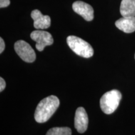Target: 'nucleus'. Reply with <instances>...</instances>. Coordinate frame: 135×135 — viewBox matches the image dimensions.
Wrapping results in <instances>:
<instances>
[{
	"mask_svg": "<svg viewBox=\"0 0 135 135\" xmlns=\"http://www.w3.org/2000/svg\"><path fill=\"white\" fill-rule=\"evenodd\" d=\"M122 95L118 90L113 89L104 93L100 99V107L103 112L110 114L118 108Z\"/></svg>",
	"mask_w": 135,
	"mask_h": 135,
	"instance_id": "nucleus-3",
	"label": "nucleus"
},
{
	"mask_svg": "<svg viewBox=\"0 0 135 135\" xmlns=\"http://www.w3.org/2000/svg\"><path fill=\"white\" fill-rule=\"evenodd\" d=\"M10 4L9 0H0V8H6Z\"/></svg>",
	"mask_w": 135,
	"mask_h": 135,
	"instance_id": "nucleus-12",
	"label": "nucleus"
},
{
	"mask_svg": "<svg viewBox=\"0 0 135 135\" xmlns=\"http://www.w3.org/2000/svg\"><path fill=\"white\" fill-rule=\"evenodd\" d=\"M60 106V100L56 96L51 95L40 101L35 112V119L39 123L50 119Z\"/></svg>",
	"mask_w": 135,
	"mask_h": 135,
	"instance_id": "nucleus-1",
	"label": "nucleus"
},
{
	"mask_svg": "<svg viewBox=\"0 0 135 135\" xmlns=\"http://www.w3.org/2000/svg\"><path fill=\"white\" fill-rule=\"evenodd\" d=\"M134 58H135V55H134Z\"/></svg>",
	"mask_w": 135,
	"mask_h": 135,
	"instance_id": "nucleus-15",
	"label": "nucleus"
},
{
	"mask_svg": "<svg viewBox=\"0 0 135 135\" xmlns=\"http://www.w3.org/2000/svg\"><path fill=\"white\" fill-rule=\"evenodd\" d=\"M15 51L24 61L33 63L36 60V53L32 47L23 40H19L15 43Z\"/></svg>",
	"mask_w": 135,
	"mask_h": 135,
	"instance_id": "nucleus-4",
	"label": "nucleus"
},
{
	"mask_svg": "<svg viewBox=\"0 0 135 135\" xmlns=\"http://www.w3.org/2000/svg\"><path fill=\"white\" fill-rule=\"evenodd\" d=\"M5 48V43L2 38H0V53H2Z\"/></svg>",
	"mask_w": 135,
	"mask_h": 135,
	"instance_id": "nucleus-14",
	"label": "nucleus"
},
{
	"mask_svg": "<svg viewBox=\"0 0 135 135\" xmlns=\"http://www.w3.org/2000/svg\"><path fill=\"white\" fill-rule=\"evenodd\" d=\"M88 126V117L85 109L79 107L76 109L75 116V127L78 132L83 133L86 131Z\"/></svg>",
	"mask_w": 135,
	"mask_h": 135,
	"instance_id": "nucleus-7",
	"label": "nucleus"
},
{
	"mask_svg": "<svg viewBox=\"0 0 135 135\" xmlns=\"http://www.w3.org/2000/svg\"><path fill=\"white\" fill-rule=\"evenodd\" d=\"M67 44L74 53L85 58H91L94 55V50L89 44L83 39L75 36H69Z\"/></svg>",
	"mask_w": 135,
	"mask_h": 135,
	"instance_id": "nucleus-2",
	"label": "nucleus"
},
{
	"mask_svg": "<svg viewBox=\"0 0 135 135\" xmlns=\"http://www.w3.org/2000/svg\"><path fill=\"white\" fill-rule=\"evenodd\" d=\"M31 38L36 42V48L39 51H43L47 46L53 44V38L52 35L48 32L42 30H36L31 33Z\"/></svg>",
	"mask_w": 135,
	"mask_h": 135,
	"instance_id": "nucleus-5",
	"label": "nucleus"
},
{
	"mask_svg": "<svg viewBox=\"0 0 135 135\" xmlns=\"http://www.w3.org/2000/svg\"><path fill=\"white\" fill-rule=\"evenodd\" d=\"M46 135H71V129L68 127H55L49 129Z\"/></svg>",
	"mask_w": 135,
	"mask_h": 135,
	"instance_id": "nucleus-11",
	"label": "nucleus"
},
{
	"mask_svg": "<svg viewBox=\"0 0 135 135\" xmlns=\"http://www.w3.org/2000/svg\"><path fill=\"white\" fill-rule=\"evenodd\" d=\"M73 11L82 16L86 21H91L94 18V9L90 4L81 1H77L72 5Z\"/></svg>",
	"mask_w": 135,
	"mask_h": 135,
	"instance_id": "nucleus-6",
	"label": "nucleus"
},
{
	"mask_svg": "<svg viewBox=\"0 0 135 135\" xmlns=\"http://www.w3.org/2000/svg\"><path fill=\"white\" fill-rule=\"evenodd\" d=\"M115 25L124 33H133L135 31V16H123L115 22Z\"/></svg>",
	"mask_w": 135,
	"mask_h": 135,
	"instance_id": "nucleus-9",
	"label": "nucleus"
},
{
	"mask_svg": "<svg viewBox=\"0 0 135 135\" xmlns=\"http://www.w3.org/2000/svg\"><path fill=\"white\" fill-rule=\"evenodd\" d=\"M6 87V82L3 78H0V91L2 92Z\"/></svg>",
	"mask_w": 135,
	"mask_h": 135,
	"instance_id": "nucleus-13",
	"label": "nucleus"
},
{
	"mask_svg": "<svg viewBox=\"0 0 135 135\" xmlns=\"http://www.w3.org/2000/svg\"><path fill=\"white\" fill-rule=\"evenodd\" d=\"M120 13L123 16H135V0H122Z\"/></svg>",
	"mask_w": 135,
	"mask_h": 135,
	"instance_id": "nucleus-10",
	"label": "nucleus"
},
{
	"mask_svg": "<svg viewBox=\"0 0 135 135\" xmlns=\"http://www.w3.org/2000/svg\"><path fill=\"white\" fill-rule=\"evenodd\" d=\"M32 19L34 20V27L37 30H45L51 25V18L48 15H43L38 9H35L31 13Z\"/></svg>",
	"mask_w": 135,
	"mask_h": 135,
	"instance_id": "nucleus-8",
	"label": "nucleus"
}]
</instances>
